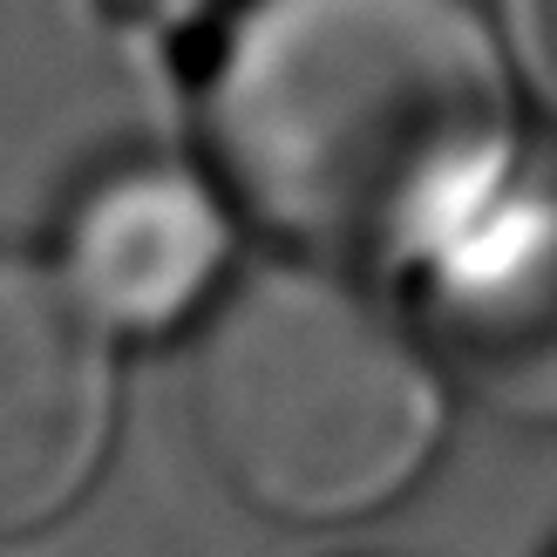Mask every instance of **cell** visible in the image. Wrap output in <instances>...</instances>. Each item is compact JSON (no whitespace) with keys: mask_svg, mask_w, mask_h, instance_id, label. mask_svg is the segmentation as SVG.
Returning a JSON list of instances; mask_svg holds the SVG:
<instances>
[{"mask_svg":"<svg viewBox=\"0 0 557 557\" xmlns=\"http://www.w3.org/2000/svg\"><path fill=\"white\" fill-rule=\"evenodd\" d=\"M198 123L306 259H414L517 171V89L476 0H238Z\"/></svg>","mask_w":557,"mask_h":557,"instance_id":"obj_1","label":"cell"},{"mask_svg":"<svg viewBox=\"0 0 557 557\" xmlns=\"http://www.w3.org/2000/svg\"><path fill=\"white\" fill-rule=\"evenodd\" d=\"M435 354L326 265H272L190 347V429L278 523H347L422 483L442 449Z\"/></svg>","mask_w":557,"mask_h":557,"instance_id":"obj_2","label":"cell"},{"mask_svg":"<svg viewBox=\"0 0 557 557\" xmlns=\"http://www.w3.org/2000/svg\"><path fill=\"white\" fill-rule=\"evenodd\" d=\"M422 272L429 354L496 414L557 429V163L510 171Z\"/></svg>","mask_w":557,"mask_h":557,"instance_id":"obj_3","label":"cell"},{"mask_svg":"<svg viewBox=\"0 0 557 557\" xmlns=\"http://www.w3.org/2000/svg\"><path fill=\"white\" fill-rule=\"evenodd\" d=\"M109 414V326L54 265L0 252V544L48 531L89 496Z\"/></svg>","mask_w":557,"mask_h":557,"instance_id":"obj_4","label":"cell"},{"mask_svg":"<svg viewBox=\"0 0 557 557\" xmlns=\"http://www.w3.org/2000/svg\"><path fill=\"white\" fill-rule=\"evenodd\" d=\"M225 252L232 225L198 177L177 163H129L75 198L54 272L109 333H163L211 299Z\"/></svg>","mask_w":557,"mask_h":557,"instance_id":"obj_5","label":"cell"},{"mask_svg":"<svg viewBox=\"0 0 557 557\" xmlns=\"http://www.w3.org/2000/svg\"><path fill=\"white\" fill-rule=\"evenodd\" d=\"M537 41H544V62L557 69V0H537Z\"/></svg>","mask_w":557,"mask_h":557,"instance_id":"obj_6","label":"cell"}]
</instances>
